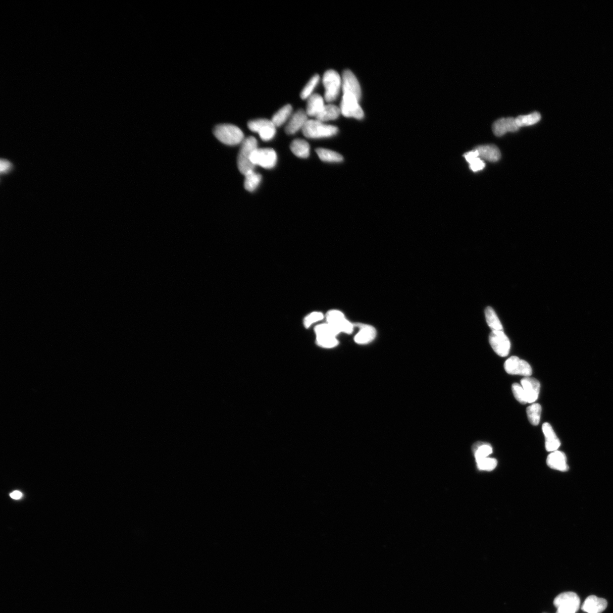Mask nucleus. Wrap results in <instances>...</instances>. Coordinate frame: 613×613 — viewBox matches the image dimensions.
<instances>
[{
    "instance_id": "nucleus-1",
    "label": "nucleus",
    "mask_w": 613,
    "mask_h": 613,
    "mask_svg": "<svg viewBox=\"0 0 613 613\" xmlns=\"http://www.w3.org/2000/svg\"><path fill=\"white\" fill-rule=\"evenodd\" d=\"M257 148V141L253 136L246 138L242 142L238 156V166L239 171L244 175L254 171V165L251 163V154Z\"/></svg>"
},
{
    "instance_id": "nucleus-2",
    "label": "nucleus",
    "mask_w": 613,
    "mask_h": 613,
    "mask_svg": "<svg viewBox=\"0 0 613 613\" xmlns=\"http://www.w3.org/2000/svg\"><path fill=\"white\" fill-rule=\"evenodd\" d=\"M214 134L223 144L235 145L245 140V135L240 128L233 124H223L217 125L214 129Z\"/></svg>"
},
{
    "instance_id": "nucleus-3",
    "label": "nucleus",
    "mask_w": 613,
    "mask_h": 613,
    "mask_svg": "<svg viewBox=\"0 0 613 613\" xmlns=\"http://www.w3.org/2000/svg\"><path fill=\"white\" fill-rule=\"evenodd\" d=\"M302 132L308 138L319 139L335 135L338 132V128L334 125L325 124L317 120H310L304 125Z\"/></svg>"
},
{
    "instance_id": "nucleus-4",
    "label": "nucleus",
    "mask_w": 613,
    "mask_h": 613,
    "mask_svg": "<svg viewBox=\"0 0 613 613\" xmlns=\"http://www.w3.org/2000/svg\"><path fill=\"white\" fill-rule=\"evenodd\" d=\"M316 341L318 346L325 349H332L338 346L339 335L328 323L320 324L315 328Z\"/></svg>"
},
{
    "instance_id": "nucleus-5",
    "label": "nucleus",
    "mask_w": 613,
    "mask_h": 613,
    "mask_svg": "<svg viewBox=\"0 0 613 613\" xmlns=\"http://www.w3.org/2000/svg\"><path fill=\"white\" fill-rule=\"evenodd\" d=\"M323 82L326 90L324 94L325 100L328 103L332 102L338 98L342 85V80L338 72L334 70H329L325 73Z\"/></svg>"
},
{
    "instance_id": "nucleus-6",
    "label": "nucleus",
    "mask_w": 613,
    "mask_h": 613,
    "mask_svg": "<svg viewBox=\"0 0 613 613\" xmlns=\"http://www.w3.org/2000/svg\"><path fill=\"white\" fill-rule=\"evenodd\" d=\"M554 604L557 608L556 613H576L579 610L580 600L574 592H564L555 599Z\"/></svg>"
},
{
    "instance_id": "nucleus-7",
    "label": "nucleus",
    "mask_w": 613,
    "mask_h": 613,
    "mask_svg": "<svg viewBox=\"0 0 613 613\" xmlns=\"http://www.w3.org/2000/svg\"><path fill=\"white\" fill-rule=\"evenodd\" d=\"M327 323L331 325L338 335L341 333L351 334L354 329L353 324L349 322L342 311L338 310L329 311L326 316Z\"/></svg>"
},
{
    "instance_id": "nucleus-8",
    "label": "nucleus",
    "mask_w": 613,
    "mask_h": 613,
    "mask_svg": "<svg viewBox=\"0 0 613 613\" xmlns=\"http://www.w3.org/2000/svg\"><path fill=\"white\" fill-rule=\"evenodd\" d=\"M250 161L254 166L259 165L265 169L273 168L277 164V154L273 149L257 148L251 154Z\"/></svg>"
},
{
    "instance_id": "nucleus-9",
    "label": "nucleus",
    "mask_w": 613,
    "mask_h": 613,
    "mask_svg": "<svg viewBox=\"0 0 613 613\" xmlns=\"http://www.w3.org/2000/svg\"><path fill=\"white\" fill-rule=\"evenodd\" d=\"M359 100L353 95L344 93L340 110L342 115L346 117L362 119L364 113L359 104Z\"/></svg>"
},
{
    "instance_id": "nucleus-10",
    "label": "nucleus",
    "mask_w": 613,
    "mask_h": 613,
    "mask_svg": "<svg viewBox=\"0 0 613 613\" xmlns=\"http://www.w3.org/2000/svg\"><path fill=\"white\" fill-rule=\"evenodd\" d=\"M247 126L251 131L257 132L263 141H269L273 139L276 133V127L271 121L259 119L251 121Z\"/></svg>"
},
{
    "instance_id": "nucleus-11",
    "label": "nucleus",
    "mask_w": 613,
    "mask_h": 613,
    "mask_svg": "<svg viewBox=\"0 0 613 613\" xmlns=\"http://www.w3.org/2000/svg\"><path fill=\"white\" fill-rule=\"evenodd\" d=\"M489 342L491 347L498 356L504 357L509 355L510 342L503 331H493L491 332Z\"/></svg>"
},
{
    "instance_id": "nucleus-12",
    "label": "nucleus",
    "mask_w": 613,
    "mask_h": 613,
    "mask_svg": "<svg viewBox=\"0 0 613 613\" xmlns=\"http://www.w3.org/2000/svg\"><path fill=\"white\" fill-rule=\"evenodd\" d=\"M505 371L510 375H518L525 377L532 375V368L526 361L512 356L507 359L504 364Z\"/></svg>"
},
{
    "instance_id": "nucleus-13",
    "label": "nucleus",
    "mask_w": 613,
    "mask_h": 613,
    "mask_svg": "<svg viewBox=\"0 0 613 613\" xmlns=\"http://www.w3.org/2000/svg\"><path fill=\"white\" fill-rule=\"evenodd\" d=\"M342 87L343 93H349L354 95L360 100L361 96L360 85L358 80L350 70H346L343 72Z\"/></svg>"
},
{
    "instance_id": "nucleus-14",
    "label": "nucleus",
    "mask_w": 613,
    "mask_h": 613,
    "mask_svg": "<svg viewBox=\"0 0 613 613\" xmlns=\"http://www.w3.org/2000/svg\"><path fill=\"white\" fill-rule=\"evenodd\" d=\"M521 385L526 393L527 403H534L538 398L541 384L534 377H524L521 380Z\"/></svg>"
},
{
    "instance_id": "nucleus-15",
    "label": "nucleus",
    "mask_w": 613,
    "mask_h": 613,
    "mask_svg": "<svg viewBox=\"0 0 613 613\" xmlns=\"http://www.w3.org/2000/svg\"><path fill=\"white\" fill-rule=\"evenodd\" d=\"M519 127L513 118L501 119L495 121L492 125V130L495 135L501 136L507 132H515Z\"/></svg>"
},
{
    "instance_id": "nucleus-16",
    "label": "nucleus",
    "mask_w": 613,
    "mask_h": 613,
    "mask_svg": "<svg viewBox=\"0 0 613 613\" xmlns=\"http://www.w3.org/2000/svg\"><path fill=\"white\" fill-rule=\"evenodd\" d=\"M307 116L306 112L302 109L299 110L294 114L285 128L286 133L293 135L300 129H302L308 121Z\"/></svg>"
},
{
    "instance_id": "nucleus-17",
    "label": "nucleus",
    "mask_w": 613,
    "mask_h": 613,
    "mask_svg": "<svg viewBox=\"0 0 613 613\" xmlns=\"http://www.w3.org/2000/svg\"><path fill=\"white\" fill-rule=\"evenodd\" d=\"M607 606L606 600L590 596L584 602L582 609L587 613H602L606 610Z\"/></svg>"
},
{
    "instance_id": "nucleus-18",
    "label": "nucleus",
    "mask_w": 613,
    "mask_h": 613,
    "mask_svg": "<svg viewBox=\"0 0 613 613\" xmlns=\"http://www.w3.org/2000/svg\"><path fill=\"white\" fill-rule=\"evenodd\" d=\"M547 465L550 468L560 472H565L568 470L565 454L558 450L551 452L547 458Z\"/></svg>"
},
{
    "instance_id": "nucleus-19",
    "label": "nucleus",
    "mask_w": 613,
    "mask_h": 613,
    "mask_svg": "<svg viewBox=\"0 0 613 613\" xmlns=\"http://www.w3.org/2000/svg\"><path fill=\"white\" fill-rule=\"evenodd\" d=\"M542 431L545 437V446L547 451L549 452L557 451L561 443L551 425L548 423H544L542 425Z\"/></svg>"
},
{
    "instance_id": "nucleus-20",
    "label": "nucleus",
    "mask_w": 613,
    "mask_h": 613,
    "mask_svg": "<svg viewBox=\"0 0 613 613\" xmlns=\"http://www.w3.org/2000/svg\"><path fill=\"white\" fill-rule=\"evenodd\" d=\"M376 336V331L370 325L363 324L360 330L355 337V342L359 345L370 343Z\"/></svg>"
},
{
    "instance_id": "nucleus-21",
    "label": "nucleus",
    "mask_w": 613,
    "mask_h": 613,
    "mask_svg": "<svg viewBox=\"0 0 613 613\" xmlns=\"http://www.w3.org/2000/svg\"><path fill=\"white\" fill-rule=\"evenodd\" d=\"M476 150L478 152L479 157L489 161L496 162L501 157L500 150L493 145L479 146Z\"/></svg>"
},
{
    "instance_id": "nucleus-22",
    "label": "nucleus",
    "mask_w": 613,
    "mask_h": 613,
    "mask_svg": "<svg viewBox=\"0 0 613 613\" xmlns=\"http://www.w3.org/2000/svg\"><path fill=\"white\" fill-rule=\"evenodd\" d=\"M325 107L324 99L318 94L312 95L308 99L306 113L310 117H317Z\"/></svg>"
},
{
    "instance_id": "nucleus-23",
    "label": "nucleus",
    "mask_w": 613,
    "mask_h": 613,
    "mask_svg": "<svg viewBox=\"0 0 613 613\" xmlns=\"http://www.w3.org/2000/svg\"><path fill=\"white\" fill-rule=\"evenodd\" d=\"M290 148L292 152L298 157L305 159L310 155V145L304 140H294L291 144Z\"/></svg>"
},
{
    "instance_id": "nucleus-24",
    "label": "nucleus",
    "mask_w": 613,
    "mask_h": 613,
    "mask_svg": "<svg viewBox=\"0 0 613 613\" xmlns=\"http://www.w3.org/2000/svg\"><path fill=\"white\" fill-rule=\"evenodd\" d=\"M341 113L340 108L334 105H325L322 112L316 117V120L324 123V122L335 120L339 117Z\"/></svg>"
},
{
    "instance_id": "nucleus-25",
    "label": "nucleus",
    "mask_w": 613,
    "mask_h": 613,
    "mask_svg": "<svg viewBox=\"0 0 613 613\" xmlns=\"http://www.w3.org/2000/svg\"><path fill=\"white\" fill-rule=\"evenodd\" d=\"M292 111H293V108H292L291 105H285V107L280 109L272 117L271 120L272 123H273L275 127L281 126L289 119L291 115Z\"/></svg>"
},
{
    "instance_id": "nucleus-26",
    "label": "nucleus",
    "mask_w": 613,
    "mask_h": 613,
    "mask_svg": "<svg viewBox=\"0 0 613 613\" xmlns=\"http://www.w3.org/2000/svg\"><path fill=\"white\" fill-rule=\"evenodd\" d=\"M473 450L476 461L489 457L490 455L493 452L492 447L490 444L482 442H478L474 444Z\"/></svg>"
},
{
    "instance_id": "nucleus-27",
    "label": "nucleus",
    "mask_w": 613,
    "mask_h": 613,
    "mask_svg": "<svg viewBox=\"0 0 613 613\" xmlns=\"http://www.w3.org/2000/svg\"><path fill=\"white\" fill-rule=\"evenodd\" d=\"M485 315L487 324L491 330L493 331H502L503 328L500 321L492 307H488L485 310Z\"/></svg>"
},
{
    "instance_id": "nucleus-28",
    "label": "nucleus",
    "mask_w": 613,
    "mask_h": 613,
    "mask_svg": "<svg viewBox=\"0 0 613 613\" xmlns=\"http://www.w3.org/2000/svg\"><path fill=\"white\" fill-rule=\"evenodd\" d=\"M321 160L325 162H340L343 160V157L340 154L331 150L318 148L316 150Z\"/></svg>"
},
{
    "instance_id": "nucleus-29",
    "label": "nucleus",
    "mask_w": 613,
    "mask_h": 613,
    "mask_svg": "<svg viewBox=\"0 0 613 613\" xmlns=\"http://www.w3.org/2000/svg\"><path fill=\"white\" fill-rule=\"evenodd\" d=\"M541 412V405L538 403H533L527 408V416L531 424L537 426L539 424Z\"/></svg>"
},
{
    "instance_id": "nucleus-30",
    "label": "nucleus",
    "mask_w": 613,
    "mask_h": 613,
    "mask_svg": "<svg viewBox=\"0 0 613 613\" xmlns=\"http://www.w3.org/2000/svg\"><path fill=\"white\" fill-rule=\"evenodd\" d=\"M245 177V189L249 192H253L260 184L262 179L261 176L253 171L246 174Z\"/></svg>"
},
{
    "instance_id": "nucleus-31",
    "label": "nucleus",
    "mask_w": 613,
    "mask_h": 613,
    "mask_svg": "<svg viewBox=\"0 0 613 613\" xmlns=\"http://www.w3.org/2000/svg\"><path fill=\"white\" fill-rule=\"evenodd\" d=\"M541 116L538 112H534L527 116H520L515 119V121L519 128L523 126H529L538 123Z\"/></svg>"
},
{
    "instance_id": "nucleus-32",
    "label": "nucleus",
    "mask_w": 613,
    "mask_h": 613,
    "mask_svg": "<svg viewBox=\"0 0 613 613\" xmlns=\"http://www.w3.org/2000/svg\"><path fill=\"white\" fill-rule=\"evenodd\" d=\"M476 462L478 469L486 472L493 471L496 469L497 465V461L492 458L486 457Z\"/></svg>"
},
{
    "instance_id": "nucleus-33",
    "label": "nucleus",
    "mask_w": 613,
    "mask_h": 613,
    "mask_svg": "<svg viewBox=\"0 0 613 613\" xmlns=\"http://www.w3.org/2000/svg\"><path fill=\"white\" fill-rule=\"evenodd\" d=\"M320 76L318 75H315L308 81L306 86L303 88L300 97L303 100L308 99L312 95V92L314 91L316 85L319 82Z\"/></svg>"
},
{
    "instance_id": "nucleus-34",
    "label": "nucleus",
    "mask_w": 613,
    "mask_h": 613,
    "mask_svg": "<svg viewBox=\"0 0 613 613\" xmlns=\"http://www.w3.org/2000/svg\"><path fill=\"white\" fill-rule=\"evenodd\" d=\"M325 318L322 312L314 311L306 316L304 319V326L307 328L311 327L312 325L321 322Z\"/></svg>"
},
{
    "instance_id": "nucleus-35",
    "label": "nucleus",
    "mask_w": 613,
    "mask_h": 613,
    "mask_svg": "<svg viewBox=\"0 0 613 613\" xmlns=\"http://www.w3.org/2000/svg\"><path fill=\"white\" fill-rule=\"evenodd\" d=\"M514 396L519 403L522 404L527 403V400L524 389L522 385L518 383H514L511 387Z\"/></svg>"
},
{
    "instance_id": "nucleus-36",
    "label": "nucleus",
    "mask_w": 613,
    "mask_h": 613,
    "mask_svg": "<svg viewBox=\"0 0 613 613\" xmlns=\"http://www.w3.org/2000/svg\"><path fill=\"white\" fill-rule=\"evenodd\" d=\"M470 168L473 172H478L482 170L485 167V163L483 162L480 157H477L469 162Z\"/></svg>"
},
{
    "instance_id": "nucleus-37",
    "label": "nucleus",
    "mask_w": 613,
    "mask_h": 613,
    "mask_svg": "<svg viewBox=\"0 0 613 613\" xmlns=\"http://www.w3.org/2000/svg\"><path fill=\"white\" fill-rule=\"evenodd\" d=\"M11 168V165L9 161L1 159V162H0V170H1L2 173L7 172Z\"/></svg>"
},
{
    "instance_id": "nucleus-38",
    "label": "nucleus",
    "mask_w": 613,
    "mask_h": 613,
    "mask_svg": "<svg viewBox=\"0 0 613 613\" xmlns=\"http://www.w3.org/2000/svg\"><path fill=\"white\" fill-rule=\"evenodd\" d=\"M464 156L466 160L470 162L474 159H476V158L479 157V154L476 150L475 149L473 151L465 154Z\"/></svg>"
},
{
    "instance_id": "nucleus-39",
    "label": "nucleus",
    "mask_w": 613,
    "mask_h": 613,
    "mask_svg": "<svg viewBox=\"0 0 613 613\" xmlns=\"http://www.w3.org/2000/svg\"><path fill=\"white\" fill-rule=\"evenodd\" d=\"M10 496L14 500H19L22 497L23 494L19 490H14L10 494Z\"/></svg>"
}]
</instances>
